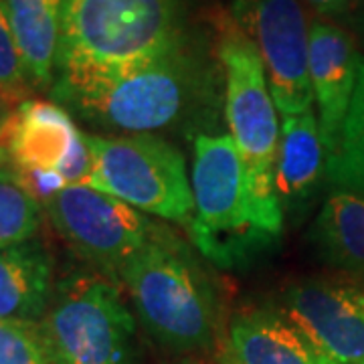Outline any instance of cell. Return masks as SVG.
Here are the masks:
<instances>
[{
    "mask_svg": "<svg viewBox=\"0 0 364 364\" xmlns=\"http://www.w3.org/2000/svg\"><path fill=\"white\" fill-rule=\"evenodd\" d=\"M203 83V67L182 43L140 65L57 67L51 93L55 104L95 128L150 134L181 119Z\"/></svg>",
    "mask_w": 364,
    "mask_h": 364,
    "instance_id": "6da1fadb",
    "label": "cell"
},
{
    "mask_svg": "<svg viewBox=\"0 0 364 364\" xmlns=\"http://www.w3.org/2000/svg\"><path fill=\"white\" fill-rule=\"evenodd\" d=\"M182 43L178 0H63L57 67L140 65Z\"/></svg>",
    "mask_w": 364,
    "mask_h": 364,
    "instance_id": "7a4b0ae2",
    "label": "cell"
},
{
    "mask_svg": "<svg viewBox=\"0 0 364 364\" xmlns=\"http://www.w3.org/2000/svg\"><path fill=\"white\" fill-rule=\"evenodd\" d=\"M191 184L195 219L188 235L217 265L245 263L277 239L263 223L245 162L231 136H196Z\"/></svg>",
    "mask_w": 364,
    "mask_h": 364,
    "instance_id": "3957f363",
    "label": "cell"
},
{
    "mask_svg": "<svg viewBox=\"0 0 364 364\" xmlns=\"http://www.w3.org/2000/svg\"><path fill=\"white\" fill-rule=\"evenodd\" d=\"M119 279L146 330L174 352L205 350L217 332V306L208 282L196 265L170 243L152 239Z\"/></svg>",
    "mask_w": 364,
    "mask_h": 364,
    "instance_id": "277c9868",
    "label": "cell"
},
{
    "mask_svg": "<svg viewBox=\"0 0 364 364\" xmlns=\"http://www.w3.org/2000/svg\"><path fill=\"white\" fill-rule=\"evenodd\" d=\"M219 59L227 85L225 112L229 136L245 162L263 223L279 239L284 213L275 196V158L282 130L261 53L251 35L239 26H229L219 43Z\"/></svg>",
    "mask_w": 364,
    "mask_h": 364,
    "instance_id": "5b68a950",
    "label": "cell"
},
{
    "mask_svg": "<svg viewBox=\"0 0 364 364\" xmlns=\"http://www.w3.org/2000/svg\"><path fill=\"white\" fill-rule=\"evenodd\" d=\"M93 158L91 188L124 200L140 213L184 225L195 219L193 184L182 154L154 134H85Z\"/></svg>",
    "mask_w": 364,
    "mask_h": 364,
    "instance_id": "8992f818",
    "label": "cell"
},
{
    "mask_svg": "<svg viewBox=\"0 0 364 364\" xmlns=\"http://www.w3.org/2000/svg\"><path fill=\"white\" fill-rule=\"evenodd\" d=\"M59 364H134L136 322L109 279L75 275L41 320Z\"/></svg>",
    "mask_w": 364,
    "mask_h": 364,
    "instance_id": "52a82bcc",
    "label": "cell"
},
{
    "mask_svg": "<svg viewBox=\"0 0 364 364\" xmlns=\"http://www.w3.org/2000/svg\"><path fill=\"white\" fill-rule=\"evenodd\" d=\"M53 227L81 257L107 275L126 263L156 235L148 217L116 196L83 184H69L45 207Z\"/></svg>",
    "mask_w": 364,
    "mask_h": 364,
    "instance_id": "ba28073f",
    "label": "cell"
},
{
    "mask_svg": "<svg viewBox=\"0 0 364 364\" xmlns=\"http://www.w3.org/2000/svg\"><path fill=\"white\" fill-rule=\"evenodd\" d=\"M237 9L255 35L277 112L284 117L310 112V28L301 2L237 0Z\"/></svg>",
    "mask_w": 364,
    "mask_h": 364,
    "instance_id": "9c48e42d",
    "label": "cell"
},
{
    "mask_svg": "<svg viewBox=\"0 0 364 364\" xmlns=\"http://www.w3.org/2000/svg\"><path fill=\"white\" fill-rule=\"evenodd\" d=\"M286 308L332 364H364L363 286L304 279L287 287Z\"/></svg>",
    "mask_w": 364,
    "mask_h": 364,
    "instance_id": "30bf717a",
    "label": "cell"
},
{
    "mask_svg": "<svg viewBox=\"0 0 364 364\" xmlns=\"http://www.w3.org/2000/svg\"><path fill=\"white\" fill-rule=\"evenodd\" d=\"M360 59L363 55L348 33L336 25L314 21L310 26V81L328 160L338 154L342 144Z\"/></svg>",
    "mask_w": 364,
    "mask_h": 364,
    "instance_id": "8fae6325",
    "label": "cell"
},
{
    "mask_svg": "<svg viewBox=\"0 0 364 364\" xmlns=\"http://www.w3.org/2000/svg\"><path fill=\"white\" fill-rule=\"evenodd\" d=\"M223 364H332V360L287 312L249 310L229 326Z\"/></svg>",
    "mask_w": 364,
    "mask_h": 364,
    "instance_id": "7c38bea8",
    "label": "cell"
},
{
    "mask_svg": "<svg viewBox=\"0 0 364 364\" xmlns=\"http://www.w3.org/2000/svg\"><path fill=\"white\" fill-rule=\"evenodd\" d=\"M71 114L55 102L28 100L18 105L9 128V158L16 168L61 172L83 142Z\"/></svg>",
    "mask_w": 364,
    "mask_h": 364,
    "instance_id": "4fadbf2b",
    "label": "cell"
},
{
    "mask_svg": "<svg viewBox=\"0 0 364 364\" xmlns=\"http://www.w3.org/2000/svg\"><path fill=\"white\" fill-rule=\"evenodd\" d=\"M328 168L318 117L314 109L284 117L275 158V196L286 215H298L310 203Z\"/></svg>",
    "mask_w": 364,
    "mask_h": 364,
    "instance_id": "5bb4252c",
    "label": "cell"
},
{
    "mask_svg": "<svg viewBox=\"0 0 364 364\" xmlns=\"http://www.w3.org/2000/svg\"><path fill=\"white\" fill-rule=\"evenodd\" d=\"M53 294L51 253L41 241L0 249V320L37 324L49 312Z\"/></svg>",
    "mask_w": 364,
    "mask_h": 364,
    "instance_id": "9a60e30c",
    "label": "cell"
},
{
    "mask_svg": "<svg viewBox=\"0 0 364 364\" xmlns=\"http://www.w3.org/2000/svg\"><path fill=\"white\" fill-rule=\"evenodd\" d=\"M33 87H51L57 69L63 0H2Z\"/></svg>",
    "mask_w": 364,
    "mask_h": 364,
    "instance_id": "2e32d148",
    "label": "cell"
},
{
    "mask_svg": "<svg viewBox=\"0 0 364 364\" xmlns=\"http://www.w3.org/2000/svg\"><path fill=\"white\" fill-rule=\"evenodd\" d=\"M312 241L328 265L364 277V196L332 191L314 221Z\"/></svg>",
    "mask_w": 364,
    "mask_h": 364,
    "instance_id": "e0dca14e",
    "label": "cell"
},
{
    "mask_svg": "<svg viewBox=\"0 0 364 364\" xmlns=\"http://www.w3.org/2000/svg\"><path fill=\"white\" fill-rule=\"evenodd\" d=\"M326 176L336 188L364 196V57L358 67L356 90L346 116L338 154L328 160Z\"/></svg>",
    "mask_w": 364,
    "mask_h": 364,
    "instance_id": "ac0fdd59",
    "label": "cell"
},
{
    "mask_svg": "<svg viewBox=\"0 0 364 364\" xmlns=\"http://www.w3.org/2000/svg\"><path fill=\"white\" fill-rule=\"evenodd\" d=\"M43 207L28 195L11 166H0V249L33 239Z\"/></svg>",
    "mask_w": 364,
    "mask_h": 364,
    "instance_id": "d6986e66",
    "label": "cell"
},
{
    "mask_svg": "<svg viewBox=\"0 0 364 364\" xmlns=\"http://www.w3.org/2000/svg\"><path fill=\"white\" fill-rule=\"evenodd\" d=\"M0 364H59L41 322L0 320Z\"/></svg>",
    "mask_w": 364,
    "mask_h": 364,
    "instance_id": "ffe728a7",
    "label": "cell"
},
{
    "mask_svg": "<svg viewBox=\"0 0 364 364\" xmlns=\"http://www.w3.org/2000/svg\"><path fill=\"white\" fill-rule=\"evenodd\" d=\"M31 91V79L26 75L4 2L0 0V95L14 105H23L28 102Z\"/></svg>",
    "mask_w": 364,
    "mask_h": 364,
    "instance_id": "44dd1931",
    "label": "cell"
},
{
    "mask_svg": "<svg viewBox=\"0 0 364 364\" xmlns=\"http://www.w3.org/2000/svg\"><path fill=\"white\" fill-rule=\"evenodd\" d=\"M16 178L25 186V191L33 196L41 207L45 208L65 186H69L63 176L55 170L47 168H16Z\"/></svg>",
    "mask_w": 364,
    "mask_h": 364,
    "instance_id": "7402d4cb",
    "label": "cell"
},
{
    "mask_svg": "<svg viewBox=\"0 0 364 364\" xmlns=\"http://www.w3.org/2000/svg\"><path fill=\"white\" fill-rule=\"evenodd\" d=\"M308 2L318 13L328 14V16L348 13V9H350V0H308Z\"/></svg>",
    "mask_w": 364,
    "mask_h": 364,
    "instance_id": "603a6c76",
    "label": "cell"
},
{
    "mask_svg": "<svg viewBox=\"0 0 364 364\" xmlns=\"http://www.w3.org/2000/svg\"><path fill=\"white\" fill-rule=\"evenodd\" d=\"M16 109H18V105H14L13 102H9L6 97L0 95V132L4 134L6 144H9V128H11V122H13Z\"/></svg>",
    "mask_w": 364,
    "mask_h": 364,
    "instance_id": "cb8c5ba5",
    "label": "cell"
},
{
    "mask_svg": "<svg viewBox=\"0 0 364 364\" xmlns=\"http://www.w3.org/2000/svg\"><path fill=\"white\" fill-rule=\"evenodd\" d=\"M6 158H9V144H6V138H4V134L0 132V166H4Z\"/></svg>",
    "mask_w": 364,
    "mask_h": 364,
    "instance_id": "d4e9b609",
    "label": "cell"
},
{
    "mask_svg": "<svg viewBox=\"0 0 364 364\" xmlns=\"http://www.w3.org/2000/svg\"><path fill=\"white\" fill-rule=\"evenodd\" d=\"M363 43H364V26H363Z\"/></svg>",
    "mask_w": 364,
    "mask_h": 364,
    "instance_id": "484cf974",
    "label": "cell"
}]
</instances>
